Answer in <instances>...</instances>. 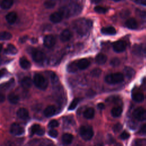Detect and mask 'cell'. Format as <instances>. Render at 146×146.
I'll use <instances>...</instances> for the list:
<instances>
[{
	"instance_id": "d4e9b609",
	"label": "cell",
	"mask_w": 146,
	"mask_h": 146,
	"mask_svg": "<svg viewBox=\"0 0 146 146\" xmlns=\"http://www.w3.org/2000/svg\"><path fill=\"white\" fill-rule=\"evenodd\" d=\"M13 5V0H2L0 2V7L3 9H9Z\"/></svg>"
},
{
	"instance_id": "db71d44e",
	"label": "cell",
	"mask_w": 146,
	"mask_h": 146,
	"mask_svg": "<svg viewBox=\"0 0 146 146\" xmlns=\"http://www.w3.org/2000/svg\"><path fill=\"white\" fill-rule=\"evenodd\" d=\"M2 48H3L2 44H0V52L2 51Z\"/></svg>"
},
{
	"instance_id": "277c9868",
	"label": "cell",
	"mask_w": 146,
	"mask_h": 146,
	"mask_svg": "<svg viewBox=\"0 0 146 146\" xmlns=\"http://www.w3.org/2000/svg\"><path fill=\"white\" fill-rule=\"evenodd\" d=\"M94 131L91 127L83 125L79 129V135L81 137L86 141L90 140L94 136Z\"/></svg>"
},
{
	"instance_id": "e0dca14e",
	"label": "cell",
	"mask_w": 146,
	"mask_h": 146,
	"mask_svg": "<svg viewBox=\"0 0 146 146\" xmlns=\"http://www.w3.org/2000/svg\"><path fill=\"white\" fill-rule=\"evenodd\" d=\"M6 21L10 24H13L17 19V14L14 11L9 13L5 17Z\"/></svg>"
},
{
	"instance_id": "3957f363",
	"label": "cell",
	"mask_w": 146,
	"mask_h": 146,
	"mask_svg": "<svg viewBox=\"0 0 146 146\" xmlns=\"http://www.w3.org/2000/svg\"><path fill=\"white\" fill-rule=\"evenodd\" d=\"M33 82L37 88L42 90H46L48 86L47 79L40 74H36L34 76Z\"/></svg>"
},
{
	"instance_id": "816d5d0a",
	"label": "cell",
	"mask_w": 146,
	"mask_h": 146,
	"mask_svg": "<svg viewBox=\"0 0 146 146\" xmlns=\"http://www.w3.org/2000/svg\"><path fill=\"white\" fill-rule=\"evenodd\" d=\"M5 100V96L2 93L0 92V103H2Z\"/></svg>"
},
{
	"instance_id": "2e32d148",
	"label": "cell",
	"mask_w": 146,
	"mask_h": 146,
	"mask_svg": "<svg viewBox=\"0 0 146 146\" xmlns=\"http://www.w3.org/2000/svg\"><path fill=\"white\" fill-rule=\"evenodd\" d=\"M133 52L135 54L142 55L146 53V46L144 45H135L133 48Z\"/></svg>"
},
{
	"instance_id": "5b68a950",
	"label": "cell",
	"mask_w": 146,
	"mask_h": 146,
	"mask_svg": "<svg viewBox=\"0 0 146 146\" xmlns=\"http://www.w3.org/2000/svg\"><path fill=\"white\" fill-rule=\"evenodd\" d=\"M133 116L137 120L144 121L146 120V110L143 107H137L133 112Z\"/></svg>"
},
{
	"instance_id": "603a6c76",
	"label": "cell",
	"mask_w": 146,
	"mask_h": 146,
	"mask_svg": "<svg viewBox=\"0 0 146 146\" xmlns=\"http://www.w3.org/2000/svg\"><path fill=\"white\" fill-rule=\"evenodd\" d=\"M5 52L7 54L15 55L18 52V50L13 44H9L5 50Z\"/></svg>"
},
{
	"instance_id": "484cf974",
	"label": "cell",
	"mask_w": 146,
	"mask_h": 146,
	"mask_svg": "<svg viewBox=\"0 0 146 146\" xmlns=\"http://www.w3.org/2000/svg\"><path fill=\"white\" fill-rule=\"evenodd\" d=\"M133 100L136 102H141L144 99V95L141 92H136L132 94Z\"/></svg>"
},
{
	"instance_id": "f5cc1de1",
	"label": "cell",
	"mask_w": 146,
	"mask_h": 146,
	"mask_svg": "<svg viewBox=\"0 0 146 146\" xmlns=\"http://www.w3.org/2000/svg\"><path fill=\"white\" fill-rule=\"evenodd\" d=\"M91 2H94V3H98V2H99L101 0H91Z\"/></svg>"
},
{
	"instance_id": "9f6ffc18",
	"label": "cell",
	"mask_w": 146,
	"mask_h": 146,
	"mask_svg": "<svg viewBox=\"0 0 146 146\" xmlns=\"http://www.w3.org/2000/svg\"><path fill=\"white\" fill-rule=\"evenodd\" d=\"M0 63H1V58H0Z\"/></svg>"
},
{
	"instance_id": "ab89813d",
	"label": "cell",
	"mask_w": 146,
	"mask_h": 146,
	"mask_svg": "<svg viewBox=\"0 0 146 146\" xmlns=\"http://www.w3.org/2000/svg\"><path fill=\"white\" fill-rule=\"evenodd\" d=\"M59 124V122L57 120H51L49 122V123L48 124V126L50 128H55V127H58Z\"/></svg>"
},
{
	"instance_id": "836d02e7",
	"label": "cell",
	"mask_w": 146,
	"mask_h": 146,
	"mask_svg": "<svg viewBox=\"0 0 146 146\" xmlns=\"http://www.w3.org/2000/svg\"><path fill=\"white\" fill-rule=\"evenodd\" d=\"M79 102V98H75L73 99V100L71 102V103H70L68 110H74L77 106V105L78 104Z\"/></svg>"
},
{
	"instance_id": "5bb4252c",
	"label": "cell",
	"mask_w": 146,
	"mask_h": 146,
	"mask_svg": "<svg viewBox=\"0 0 146 146\" xmlns=\"http://www.w3.org/2000/svg\"><path fill=\"white\" fill-rule=\"evenodd\" d=\"M56 107L54 106H48L44 110V115L46 117H51L56 113Z\"/></svg>"
},
{
	"instance_id": "7402d4cb",
	"label": "cell",
	"mask_w": 146,
	"mask_h": 146,
	"mask_svg": "<svg viewBox=\"0 0 146 146\" xmlns=\"http://www.w3.org/2000/svg\"><path fill=\"white\" fill-rule=\"evenodd\" d=\"M101 33L104 35H114L116 33L115 29L112 26L103 27L101 29Z\"/></svg>"
},
{
	"instance_id": "4fadbf2b",
	"label": "cell",
	"mask_w": 146,
	"mask_h": 146,
	"mask_svg": "<svg viewBox=\"0 0 146 146\" xmlns=\"http://www.w3.org/2000/svg\"><path fill=\"white\" fill-rule=\"evenodd\" d=\"M17 115L19 118L23 120H26L29 117V111L25 108H20L17 112Z\"/></svg>"
},
{
	"instance_id": "d590c367",
	"label": "cell",
	"mask_w": 146,
	"mask_h": 146,
	"mask_svg": "<svg viewBox=\"0 0 146 146\" xmlns=\"http://www.w3.org/2000/svg\"><path fill=\"white\" fill-rule=\"evenodd\" d=\"M101 73H102V70L99 68H96L93 70H92V71L91 72V75L94 77L99 76L101 75Z\"/></svg>"
},
{
	"instance_id": "60d3db41",
	"label": "cell",
	"mask_w": 146,
	"mask_h": 146,
	"mask_svg": "<svg viewBox=\"0 0 146 146\" xmlns=\"http://www.w3.org/2000/svg\"><path fill=\"white\" fill-rule=\"evenodd\" d=\"M51 81L52 84H56L58 82V76L54 72H52L50 75Z\"/></svg>"
},
{
	"instance_id": "44dd1931",
	"label": "cell",
	"mask_w": 146,
	"mask_h": 146,
	"mask_svg": "<svg viewBox=\"0 0 146 146\" xmlns=\"http://www.w3.org/2000/svg\"><path fill=\"white\" fill-rule=\"evenodd\" d=\"M19 62L20 66L25 70H28L31 67L30 62L25 57L21 58Z\"/></svg>"
},
{
	"instance_id": "ba28073f",
	"label": "cell",
	"mask_w": 146,
	"mask_h": 146,
	"mask_svg": "<svg viewBox=\"0 0 146 146\" xmlns=\"http://www.w3.org/2000/svg\"><path fill=\"white\" fill-rule=\"evenodd\" d=\"M127 47V43L123 40H118L114 42L112 44V48L114 51L121 52L124 51Z\"/></svg>"
},
{
	"instance_id": "74e56055",
	"label": "cell",
	"mask_w": 146,
	"mask_h": 146,
	"mask_svg": "<svg viewBox=\"0 0 146 146\" xmlns=\"http://www.w3.org/2000/svg\"><path fill=\"white\" fill-rule=\"evenodd\" d=\"M122 127H123V125L122 124H121L120 123H116L115 124L113 127V131L115 133H117L119 132H120L121 131V129H122Z\"/></svg>"
},
{
	"instance_id": "8992f818",
	"label": "cell",
	"mask_w": 146,
	"mask_h": 146,
	"mask_svg": "<svg viewBox=\"0 0 146 146\" xmlns=\"http://www.w3.org/2000/svg\"><path fill=\"white\" fill-rule=\"evenodd\" d=\"M31 56L33 60L37 63L42 62L45 59V54L42 51L34 49L31 52Z\"/></svg>"
},
{
	"instance_id": "11a10c76",
	"label": "cell",
	"mask_w": 146,
	"mask_h": 146,
	"mask_svg": "<svg viewBox=\"0 0 146 146\" xmlns=\"http://www.w3.org/2000/svg\"><path fill=\"white\" fill-rule=\"evenodd\" d=\"M112 1H113L115 2H118V1H120V0H112Z\"/></svg>"
},
{
	"instance_id": "b9f144b4",
	"label": "cell",
	"mask_w": 146,
	"mask_h": 146,
	"mask_svg": "<svg viewBox=\"0 0 146 146\" xmlns=\"http://www.w3.org/2000/svg\"><path fill=\"white\" fill-rule=\"evenodd\" d=\"M48 135L51 137H53V138H55L58 136V132L55 129H50L48 132Z\"/></svg>"
},
{
	"instance_id": "f546056e",
	"label": "cell",
	"mask_w": 146,
	"mask_h": 146,
	"mask_svg": "<svg viewBox=\"0 0 146 146\" xmlns=\"http://www.w3.org/2000/svg\"><path fill=\"white\" fill-rule=\"evenodd\" d=\"M124 72L127 78H132L135 75V71L134 70L130 67H125L124 69Z\"/></svg>"
},
{
	"instance_id": "4dcf8cb0",
	"label": "cell",
	"mask_w": 146,
	"mask_h": 146,
	"mask_svg": "<svg viewBox=\"0 0 146 146\" xmlns=\"http://www.w3.org/2000/svg\"><path fill=\"white\" fill-rule=\"evenodd\" d=\"M78 67L76 65V61L72 62L69 63L67 67V70L69 72H75L78 70Z\"/></svg>"
},
{
	"instance_id": "f6af8a7d",
	"label": "cell",
	"mask_w": 146,
	"mask_h": 146,
	"mask_svg": "<svg viewBox=\"0 0 146 146\" xmlns=\"http://www.w3.org/2000/svg\"><path fill=\"white\" fill-rule=\"evenodd\" d=\"M44 133H45V130H44V129L43 128H41V127H40V128L38 129V131H36V133L38 135H39V136H42V135H43L44 134Z\"/></svg>"
},
{
	"instance_id": "ee69618b",
	"label": "cell",
	"mask_w": 146,
	"mask_h": 146,
	"mask_svg": "<svg viewBox=\"0 0 146 146\" xmlns=\"http://www.w3.org/2000/svg\"><path fill=\"white\" fill-rule=\"evenodd\" d=\"M139 133L140 134H142V135H145L146 134V123L143 124L141 127Z\"/></svg>"
},
{
	"instance_id": "52a82bcc",
	"label": "cell",
	"mask_w": 146,
	"mask_h": 146,
	"mask_svg": "<svg viewBox=\"0 0 146 146\" xmlns=\"http://www.w3.org/2000/svg\"><path fill=\"white\" fill-rule=\"evenodd\" d=\"M10 132L13 135H14L16 136H19L22 135L24 133L25 129L19 124L15 123L12 124V125H11L10 128Z\"/></svg>"
},
{
	"instance_id": "f35d334b",
	"label": "cell",
	"mask_w": 146,
	"mask_h": 146,
	"mask_svg": "<svg viewBox=\"0 0 146 146\" xmlns=\"http://www.w3.org/2000/svg\"><path fill=\"white\" fill-rule=\"evenodd\" d=\"M120 60L117 58H114L112 59L110 61V64L114 67L119 66L120 64Z\"/></svg>"
},
{
	"instance_id": "30bf717a",
	"label": "cell",
	"mask_w": 146,
	"mask_h": 146,
	"mask_svg": "<svg viewBox=\"0 0 146 146\" xmlns=\"http://www.w3.org/2000/svg\"><path fill=\"white\" fill-rule=\"evenodd\" d=\"M64 13L62 11H56L52 13L50 16V20L54 23L60 22L63 18Z\"/></svg>"
},
{
	"instance_id": "d6986e66",
	"label": "cell",
	"mask_w": 146,
	"mask_h": 146,
	"mask_svg": "<svg viewBox=\"0 0 146 146\" xmlns=\"http://www.w3.org/2000/svg\"><path fill=\"white\" fill-rule=\"evenodd\" d=\"M73 138V135L72 134L66 133L63 135L62 137V141L63 144L66 145H68L72 142Z\"/></svg>"
},
{
	"instance_id": "bcb514c9",
	"label": "cell",
	"mask_w": 146,
	"mask_h": 146,
	"mask_svg": "<svg viewBox=\"0 0 146 146\" xmlns=\"http://www.w3.org/2000/svg\"><path fill=\"white\" fill-rule=\"evenodd\" d=\"M138 15L141 17H146V11H142V10H139L137 11Z\"/></svg>"
},
{
	"instance_id": "4316f807",
	"label": "cell",
	"mask_w": 146,
	"mask_h": 146,
	"mask_svg": "<svg viewBox=\"0 0 146 146\" xmlns=\"http://www.w3.org/2000/svg\"><path fill=\"white\" fill-rule=\"evenodd\" d=\"M8 100L10 103L13 104H15L18 103L19 100V98L17 94H15V93L11 92L8 95Z\"/></svg>"
},
{
	"instance_id": "681fc988",
	"label": "cell",
	"mask_w": 146,
	"mask_h": 146,
	"mask_svg": "<svg viewBox=\"0 0 146 146\" xmlns=\"http://www.w3.org/2000/svg\"><path fill=\"white\" fill-rule=\"evenodd\" d=\"M97 107H98V108L99 110H104V109L105 108V105H104L103 103H98V105H97Z\"/></svg>"
},
{
	"instance_id": "f907efd6",
	"label": "cell",
	"mask_w": 146,
	"mask_h": 146,
	"mask_svg": "<svg viewBox=\"0 0 146 146\" xmlns=\"http://www.w3.org/2000/svg\"><path fill=\"white\" fill-rule=\"evenodd\" d=\"M137 144L138 145H145L146 144V140L143 139V140H138V141H137Z\"/></svg>"
},
{
	"instance_id": "9a60e30c",
	"label": "cell",
	"mask_w": 146,
	"mask_h": 146,
	"mask_svg": "<svg viewBox=\"0 0 146 146\" xmlns=\"http://www.w3.org/2000/svg\"><path fill=\"white\" fill-rule=\"evenodd\" d=\"M125 26L127 28H128L129 29H132V30L136 29L138 26V24H137V21H136L135 19L133 18L128 19L126 21V22L125 23Z\"/></svg>"
},
{
	"instance_id": "ac0fdd59",
	"label": "cell",
	"mask_w": 146,
	"mask_h": 146,
	"mask_svg": "<svg viewBox=\"0 0 146 146\" xmlns=\"http://www.w3.org/2000/svg\"><path fill=\"white\" fill-rule=\"evenodd\" d=\"M21 84L23 88L25 89H28L31 87L33 84V81L31 78L26 76L22 79L21 82Z\"/></svg>"
},
{
	"instance_id": "7dc6e473",
	"label": "cell",
	"mask_w": 146,
	"mask_h": 146,
	"mask_svg": "<svg viewBox=\"0 0 146 146\" xmlns=\"http://www.w3.org/2000/svg\"><path fill=\"white\" fill-rule=\"evenodd\" d=\"M7 73V70L5 68H2L0 70V78L5 76Z\"/></svg>"
},
{
	"instance_id": "e575fe53",
	"label": "cell",
	"mask_w": 146,
	"mask_h": 146,
	"mask_svg": "<svg viewBox=\"0 0 146 146\" xmlns=\"http://www.w3.org/2000/svg\"><path fill=\"white\" fill-rule=\"evenodd\" d=\"M94 10L99 14H104L107 11V9L100 6H97L94 8Z\"/></svg>"
},
{
	"instance_id": "83f0119b",
	"label": "cell",
	"mask_w": 146,
	"mask_h": 146,
	"mask_svg": "<svg viewBox=\"0 0 146 146\" xmlns=\"http://www.w3.org/2000/svg\"><path fill=\"white\" fill-rule=\"evenodd\" d=\"M122 111H123L122 108L119 106H117V107H115L112 108L111 112V115L113 117H117L121 115V114L122 113Z\"/></svg>"
},
{
	"instance_id": "7a4b0ae2",
	"label": "cell",
	"mask_w": 146,
	"mask_h": 146,
	"mask_svg": "<svg viewBox=\"0 0 146 146\" xmlns=\"http://www.w3.org/2000/svg\"><path fill=\"white\" fill-rule=\"evenodd\" d=\"M124 76L121 72H115L107 75L105 77V81L111 84H117L124 80Z\"/></svg>"
},
{
	"instance_id": "7c38bea8",
	"label": "cell",
	"mask_w": 146,
	"mask_h": 146,
	"mask_svg": "<svg viewBox=\"0 0 146 146\" xmlns=\"http://www.w3.org/2000/svg\"><path fill=\"white\" fill-rule=\"evenodd\" d=\"M72 37V34L71 31L68 29H65L62 31L60 35V39L63 42L68 41Z\"/></svg>"
},
{
	"instance_id": "1f68e13d",
	"label": "cell",
	"mask_w": 146,
	"mask_h": 146,
	"mask_svg": "<svg viewBox=\"0 0 146 146\" xmlns=\"http://www.w3.org/2000/svg\"><path fill=\"white\" fill-rule=\"evenodd\" d=\"M12 38L11 33L7 31L0 32V40H9Z\"/></svg>"
},
{
	"instance_id": "9c48e42d",
	"label": "cell",
	"mask_w": 146,
	"mask_h": 146,
	"mask_svg": "<svg viewBox=\"0 0 146 146\" xmlns=\"http://www.w3.org/2000/svg\"><path fill=\"white\" fill-rule=\"evenodd\" d=\"M56 43L55 37L52 35H47L44 36L43 39V44L45 47L47 48L52 47Z\"/></svg>"
},
{
	"instance_id": "8d00e7d4",
	"label": "cell",
	"mask_w": 146,
	"mask_h": 146,
	"mask_svg": "<svg viewBox=\"0 0 146 146\" xmlns=\"http://www.w3.org/2000/svg\"><path fill=\"white\" fill-rule=\"evenodd\" d=\"M40 125L39 124H34L31 127L30 133V136H33L34 133H36V131L38 129L40 128Z\"/></svg>"
},
{
	"instance_id": "cb8c5ba5",
	"label": "cell",
	"mask_w": 146,
	"mask_h": 146,
	"mask_svg": "<svg viewBox=\"0 0 146 146\" xmlns=\"http://www.w3.org/2000/svg\"><path fill=\"white\" fill-rule=\"evenodd\" d=\"M84 117L87 119H91L94 117L95 110L92 107H89L87 108L83 113Z\"/></svg>"
},
{
	"instance_id": "f1b7e54d",
	"label": "cell",
	"mask_w": 146,
	"mask_h": 146,
	"mask_svg": "<svg viewBox=\"0 0 146 146\" xmlns=\"http://www.w3.org/2000/svg\"><path fill=\"white\" fill-rule=\"evenodd\" d=\"M14 84V80L11 79L7 83L1 84L0 85V90H6L10 88Z\"/></svg>"
},
{
	"instance_id": "d6a6232c",
	"label": "cell",
	"mask_w": 146,
	"mask_h": 146,
	"mask_svg": "<svg viewBox=\"0 0 146 146\" xmlns=\"http://www.w3.org/2000/svg\"><path fill=\"white\" fill-rule=\"evenodd\" d=\"M56 5L55 0H47L44 2V6L47 9H52Z\"/></svg>"
},
{
	"instance_id": "6da1fadb",
	"label": "cell",
	"mask_w": 146,
	"mask_h": 146,
	"mask_svg": "<svg viewBox=\"0 0 146 146\" xmlns=\"http://www.w3.org/2000/svg\"><path fill=\"white\" fill-rule=\"evenodd\" d=\"M91 22L84 19L78 20L74 24V29L76 32L80 35L86 34L91 28Z\"/></svg>"
},
{
	"instance_id": "c3c4849f",
	"label": "cell",
	"mask_w": 146,
	"mask_h": 146,
	"mask_svg": "<svg viewBox=\"0 0 146 146\" xmlns=\"http://www.w3.org/2000/svg\"><path fill=\"white\" fill-rule=\"evenodd\" d=\"M135 2L137 3L146 6V0H135Z\"/></svg>"
},
{
	"instance_id": "8fae6325",
	"label": "cell",
	"mask_w": 146,
	"mask_h": 146,
	"mask_svg": "<svg viewBox=\"0 0 146 146\" xmlns=\"http://www.w3.org/2000/svg\"><path fill=\"white\" fill-rule=\"evenodd\" d=\"M90 64V62L87 59L83 58L76 61V65L78 68L79 70L86 69Z\"/></svg>"
},
{
	"instance_id": "ffe728a7",
	"label": "cell",
	"mask_w": 146,
	"mask_h": 146,
	"mask_svg": "<svg viewBox=\"0 0 146 146\" xmlns=\"http://www.w3.org/2000/svg\"><path fill=\"white\" fill-rule=\"evenodd\" d=\"M107 60V57L106 55L102 53L98 54L95 57V62L97 64L102 65L104 64Z\"/></svg>"
},
{
	"instance_id": "7bdbcfd3",
	"label": "cell",
	"mask_w": 146,
	"mask_h": 146,
	"mask_svg": "<svg viewBox=\"0 0 146 146\" xmlns=\"http://www.w3.org/2000/svg\"><path fill=\"white\" fill-rule=\"evenodd\" d=\"M129 133L126 131H124L123 132L121 135H120V138L123 139V140H125V139H127L129 137Z\"/></svg>"
}]
</instances>
